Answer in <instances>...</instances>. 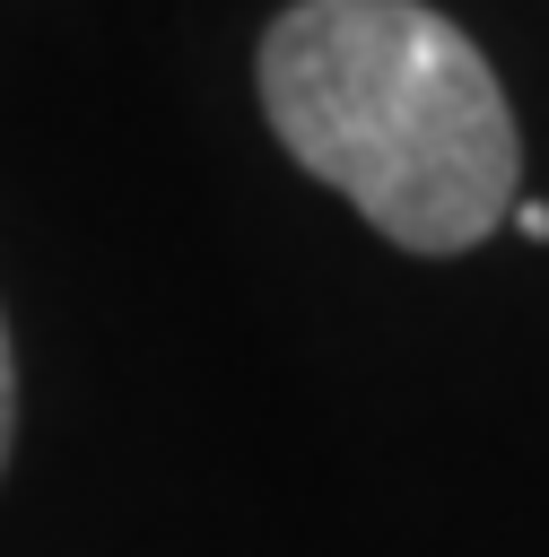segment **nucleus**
Masks as SVG:
<instances>
[{"label": "nucleus", "mask_w": 549, "mask_h": 557, "mask_svg": "<svg viewBox=\"0 0 549 557\" xmlns=\"http://www.w3.org/2000/svg\"><path fill=\"white\" fill-rule=\"evenodd\" d=\"M270 139L401 252H471L523 200V131L488 52L427 0H296L261 61Z\"/></svg>", "instance_id": "f257e3e1"}, {"label": "nucleus", "mask_w": 549, "mask_h": 557, "mask_svg": "<svg viewBox=\"0 0 549 557\" xmlns=\"http://www.w3.org/2000/svg\"><path fill=\"white\" fill-rule=\"evenodd\" d=\"M9 444H17V357H9V322H0V470H9Z\"/></svg>", "instance_id": "f03ea898"}, {"label": "nucleus", "mask_w": 549, "mask_h": 557, "mask_svg": "<svg viewBox=\"0 0 549 557\" xmlns=\"http://www.w3.org/2000/svg\"><path fill=\"white\" fill-rule=\"evenodd\" d=\"M505 218H514V226H523V235H532V244H549V200H514V209H505Z\"/></svg>", "instance_id": "7ed1b4c3"}]
</instances>
